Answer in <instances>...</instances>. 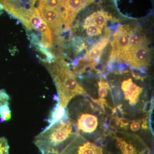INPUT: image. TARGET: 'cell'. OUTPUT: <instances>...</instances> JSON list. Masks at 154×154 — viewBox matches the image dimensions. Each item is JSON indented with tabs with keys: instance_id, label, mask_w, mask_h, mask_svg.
<instances>
[{
	"instance_id": "obj_15",
	"label": "cell",
	"mask_w": 154,
	"mask_h": 154,
	"mask_svg": "<svg viewBox=\"0 0 154 154\" xmlns=\"http://www.w3.org/2000/svg\"><path fill=\"white\" fill-rule=\"evenodd\" d=\"M103 49V48L101 47L98 44L95 45L89 51V57L91 60H93L97 62H99L100 61Z\"/></svg>"
},
{
	"instance_id": "obj_22",
	"label": "cell",
	"mask_w": 154,
	"mask_h": 154,
	"mask_svg": "<svg viewBox=\"0 0 154 154\" xmlns=\"http://www.w3.org/2000/svg\"><path fill=\"white\" fill-rule=\"evenodd\" d=\"M10 99V96L5 90L0 91V106L9 102Z\"/></svg>"
},
{
	"instance_id": "obj_8",
	"label": "cell",
	"mask_w": 154,
	"mask_h": 154,
	"mask_svg": "<svg viewBox=\"0 0 154 154\" xmlns=\"http://www.w3.org/2000/svg\"><path fill=\"white\" fill-rule=\"evenodd\" d=\"M76 124L79 130L91 133L97 128L98 125L97 117L92 114L83 113L77 117Z\"/></svg>"
},
{
	"instance_id": "obj_25",
	"label": "cell",
	"mask_w": 154,
	"mask_h": 154,
	"mask_svg": "<svg viewBox=\"0 0 154 154\" xmlns=\"http://www.w3.org/2000/svg\"><path fill=\"white\" fill-rule=\"evenodd\" d=\"M152 100L149 102H146L143 107V112L145 113H149L152 108Z\"/></svg>"
},
{
	"instance_id": "obj_2",
	"label": "cell",
	"mask_w": 154,
	"mask_h": 154,
	"mask_svg": "<svg viewBox=\"0 0 154 154\" xmlns=\"http://www.w3.org/2000/svg\"><path fill=\"white\" fill-rule=\"evenodd\" d=\"M44 64L55 83L60 106L66 107L69 102L75 96L86 94L68 65L62 60L57 58L53 63Z\"/></svg>"
},
{
	"instance_id": "obj_23",
	"label": "cell",
	"mask_w": 154,
	"mask_h": 154,
	"mask_svg": "<svg viewBox=\"0 0 154 154\" xmlns=\"http://www.w3.org/2000/svg\"><path fill=\"white\" fill-rule=\"evenodd\" d=\"M95 12L91 14V16H89L86 18L84 23V28H86L89 25L94 23V17H95Z\"/></svg>"
},
{
	"instance_id": "obj_28",
	"label": "cell",
	"mask_w": 154,
	"mask_h": 154,
	"mask_svg": "<svg viewBox=\"0 0 154 154\" xmlns=\"http://www.w3.org/2000/svg\"><path fill=\"white\" fill-rule=\"evenodd\" d=\"M147 120L146 119H143V123L142 124V128L144 129H146L147 128Z\"/></svg>"
},
{
	"instance_id": "obj_13",
	"label": "cell",
	"mask_w": 154,
	"mask_h": 154,
	"mask_svg": "<svg viewBox=\"0 0 154 154\" xmlns=\"http://www.w3.org/2000/svg\"><path fill=\"white\" fill-rule=\"evenodd\" d=\"M109 18V17H108L107 14L103 11H99L95 12L94 23L102 30L107 23V19Z\"/></svg>"
},
{
	"instance_id": "obj_19",
	"label": "cell",
	"mask_w": 154,
	"mask_h": 154,
	"mask_svg": "<svg viewBox=\"0 0 154 154\" xmlns=\"http://www.w3.org/2000/svg\"><path fill=\"white\" fill-rule=\"evenodd\" d=\"M87 34L89 36H97L102 33V30L94 23L89 25L86 28Z\"/></svg>"
},
{
	"instance_id": "obj_4",
	"label": "cell",
	"mask_w": 154,
	"mask_h": 154,
	"mask_svg": "<svg viewBox=\"0 0 154 154\" xmlns=\"http://www.w3.org/2000/svg\"><path fill=\"white\" fill-rule=\"evenodd\" d=\"M59 154H103L101 147L77 135Z\"/></svg>"
},
{
	"instance_id": "obj_11",
	"label": "cell",
	"mask_w": 154,
	"mask_h": 154,
	"mask_svg": "<svg viewBox=\"0 0 154 154\" xmlns=\"http://www.w3.org/2000/svg\"><path fill=\"white\" fill-rule=\"evenodd\" d=\"M37 57L44 64H50L56 60L55 55L50 49L44 47H36Z\"/></svg>"
},
{
	"instance_id": "obj_18",
	"label": "cell",
	"mask_w": 154,
	"mask_h": 154,
	"mask_svg": "<svg viewBox=\"0 0 154 154\" xmlns=\"http://www.w3.org/2000/svg\"><path fill=\"white\" fill-rule=\"evenodd\" d=\"M99 90L98 94L100 98H103L106 97L107 95V89H109L108 83L105 81H100L98 82Z\"/></svg>"
},
{
	"instance_id": "obj_12",
	"label": "cell",
	"mask_w": 154,
	"mask_h": 154,
	"mask_svg": "<svg viewBox=\"0 0 154 154\" xmlns=\"http://www.w3.org/2000/svg\"><path fill=\"white\" fill-rule=\"evenodd\" d=\"M65 6L69 11L76 14L85 8L81 0H66Z\"/></svg>"
},
{
	"instance_id": "obj_20",
	"label": "cell",
	"mask_w": 154,
	"mask_h": 154,
	"mask_svg": "<svg viewBox=\"0 0 154 154\" xmlns=\"http://www.w3.org/2000/svg\"><path fill=\"white\" fill-rule=\"evenodd\" d=\"M113 116H115L117 124H119L123 118V111L122 108V105H119L112 110Z\"/></svg>"
},
{
	"instance_id": "obj_16",
	"label": "cell",
	"mask_w": 154,
	"mask_h": 154,
	"mask_svg": "<svg viewBox=\"0 0 154 154\" xmlns=\"http://www.w3.org/2000/svg\"><path fill=\"white\" fill-rule=\"evenodd\" d=\"M120 149L122 154H139L135 146L131 143H128L124 140Z\"/></svg>"
},
{
	"instance_id": "obj_1",
	"label": "cell",
	"mask_w": 154,
	"mask_h": 154,
	"mask_svg": "<svg viewBox=\"0 0 154 154\" xmlns=\"http://www.w3.org/2000/svg\"><path fill=\"white\" fill-rule=\"evenodd\" d=\"M79 134L75 122L69 118L46 127L33 143L42 154H59Z\"/></svg>"
},
{
	"instance_id": "obj_27",
	"label": "cell",
	"mask_w": 154,
	"mask_h": 154,
	"mask_svg": "<svg viewBox=\"0 0 154 154\" xmlns=\"http://www.w3.org/2000/svg\"><path fill=\"white\" fill-rule=\"evenodd\" d=\"M111 117L110 116H107L105 119V124L104 125L105 126V127L107 128V127L110 125V123H111Z\"/></svg>"
},
{
	"instance_id": "obj_6",
	"label": "cell",
	"mask_w": 154,
	"mask_h": 154,
	"mask_svg": "<svg viewBox=\"0 0 154 154\" xmlns=\"http://www.w3.org/2000/svg\"><path fill=\"white\" fill-rule=\"evenodd\" d=\"M130 53L128 63L137 68L148 65L150 60V51L146 46H140L133 50L129 51Z\"/></svg>"
},
{
	"instance_id": "obj_21",
	"label": "cell",
	"mask_w": 154,
	"mask_h": 154,
	"mask_svg": "<svg viewBox=\"0 0 154 154\" xmlns=\"http://www.w3.org/2000/svg\"><path fill=\"white\" fill-rule=\"evenodd\" d=\"M0 154H9V146L6 138L0 137Z\"/></svg>"
},
{
	"instance_id": "obj_7",
	"label": "cell",
	"mask_w": 154,
	"mask_h": 154,
	"mask_svg": "<svg viewBox=\"0 0 154 154\" xmlns=\"http://www.w3.org/2000/svg\"><path fill=\"white\" fill-rule=\"evenodd\" d=\"M122 89L124 92L125 99L129 100L130 105L134 106L139 100L143 88L133 82L131 79L125 80L122 83Z\"/></svg>"
},
{
	"instance_id": "obj_5",
	"label": "cell",
	"mask_w": 154,
	"mask_h": 154,
	"mask_svg": "<svg viewBox=\"0 0 154 154\" xmlns=\"http://www.w3.org/2000/svg\"><path fill=\"white\" fill-rule=\"evenodd\" d=\"M37 9L42 18L49 26L54 35L60 34L62 30V26L64 24L62 9L60 10L47 8Z\"/></svg>"
},
{
	"instance_id": "obj_26",
	"label": "cell",
	"mask_w": 154,
	"mask_h": 154,
	"mask_svg": "<svg viewBox=\"0 0 154 154\" xmlns=\"http://www.w3.org/2000/svg\"><path fill=\"white\" fill-rule=\"evenodd\" d=\"M122 140L123 139L117 137L116 138V142L115 143V146L116 148L120 149L122 145Z\"/></svg>"
},
{
	"instance_id": "obj_24",
	"label": "cell",
	"mask_w": 154,
	"mask_h": 154,
	"mask_svg": "<svg viewBox=\"0 0 154 154\" xmlns=\"http://www.w3.org/2000/svg\"><path fill=\"white\" fill-rule=\"evenodd\" d=\"M140 122L133 121L131 124L130 128L133 131H137L140 128Z\"/></svg>"
},
{
	"instance_id": "obj_10",
	"label": "cell",
	"mask_w": 154,
	"mask_h": 154,
	"mask_svg": "<svg viewBox=\"0 0 154 154\" xmlns=\"http://www.w3.org/2000/svg\"><path fill=\"white\" fill-rule=\"evenodd\" d=\"M42 47L50 49L53 47L52 32L49 26L43 20L38 30Z\"/></svg>"
},
{
	"instance_id": "obj_17",
	"label": "cell",
	"mask_w": 154,
	"mask_h": 154,
	"mask_svg": "<svg viewBox=\"0 0 154 154\" xmlns=\"http://www.w3.org/2000/svg\"><path fill=\"white\" fill-rule=\"evenodd\" d=\"M5 119L6 121H8L11 118V111L9 106V102L0 106V118Z\"/></svg>"
},
{
	"instance_id": "obj_14",
	"label": "cell",
	"mask_w": 154,
	"mask_h": 154,
	"mask_svg": "<svg viewBox=\"0 0 154 154\" xmlns=\"http://www.w3.org/2000/svg\"><path fill=\"white\" fill-rule=\"evenodd\" d=\"M129 50H133L141 46L143 39L140 37L137 34H136L132 31L129 33Z\"/></svg>"
},
{
	"instance_id": "obj_3",
	"label": "cell",
	"mask_w": 154,
	"mask_h": 154,
	"mask_svg": "<svg viewBox=\"0 0 154 154\" xmlns=\"http://www.w3.org/2000/svg\"><path fill=\"white\" fill-rule=\"evenodd\" d=\"M38 0H0V8L19 20L28 31H31L29 20L36 12Z\"/></svg>"
},
{
	"instance_id": "obj_9",
	"label": "cell",
	"mask_w": 154,
	"mask_h": 154,
	"mask_svg": "<svg viewBox=\"0 0 154 154\" xmlns=\"http://www.w3.org/2000/svg\"><path fill=\"white\" fill-rule=\"evenodd\" d=\"M53 99L56 101L55 106L50 113L47 120L48 125V127L51 126L55 122L60 120H65L68 119L69 112L66 107L60 106L59 100L57 95H54Z\"/></svg>"
}]
</instances>
